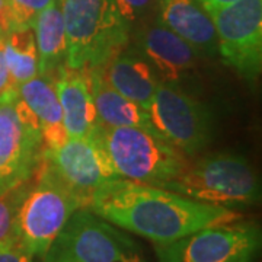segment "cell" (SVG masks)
Instances as JSON below:
<instances>
[{
	"instance_id": "6da1fadb",
	"label": "cell",
	"mask_w": 262,
	"mask_h": 262,
	"mask_svg": "<svg viewBox=\"0 0 262 262\" xmlns=\"http://www.w3.org/2000/svg\"><path fill=\"white\" fill-rule=\"evenodd\" d=\"M89 210L111 225L169 244L210 226L239 220L232 208L206 204L165 188L115 178L95 191Z\"/></svg>"
},
{
	"instance_id": "7a4b0ae2",
	"label": "cell",
	"mask_w": 262,
	"mask_h": 262,
	"mask_svg": "<svg viewBox=\"0 0 262 262\" xmlns=\"http://www.w3.org/2000/svg\"><path fill=\"white\" fill-rule=\"evenodd\" d=\"M63 12L66 66L91 69L105 66L130 39L131 25L115 0H58Z\"/></svg>"
},
{
	"instance_id": "3957f363",
	"label": "cell",
	"mask_w": 262,
	"mask_h": 262,
	"mask_svg": "<svg viewBox=\"0 0 262 262\" xmlns=\"http://www.w3.org/2000/svg\"><path fill=\"white\" fill-rule=\"evenodd\" d=\"M117 178L165 188L187 168L184 153L141 127H95Z\"/></svg>"
},
{
	"instance_id": "277c9868",
	"label": "cell",
	"mask_w": 262,
	"mask_h": 262,
	"mask_svg": "<svg viewBox=\"0 0 262 262\" xmlns=\"http://www.w3.org/2000/svg\"><path fill=\"white\" fill-rule=\"evenodd\" d=\"M165 189L226 208L255 206L261 200L256 172L244 156L233 153H215L188 163Z\"/></svg>"
},
{
	"instance_id": "5b68a950",
	"label": "cell",
	"mask_w": 262,
	"mask_h": 262,
	"mask_svg": "<svg viewBox=\"0 0 262 262\" xmlns=\"http://www.w3.org/2000/svg\"><path fill=\"white\" fill-rule=\"evenodd\" d=\"M79 208H83L80 201L41 159L34 185L19 210V242L32 258H44L67 220Z\"/></svg>"
},
{
	"instance_id": "8992f818",
	"label": "cell",
	"mask_w": 262,
	"mask_h": 262,
	"mask_svg": "<svg viewBox=\"0 0 262 262\" xmlns=\"http://www.w3.org/2000/svg\"><path fill=\"white\" fill-rule=\"evenodd\" d=\"M44 262H144L130 236L89 208H79L51 244Z\"/></svg>"
},
{
	"instance_id": "52a82bcc",
	"label": "cell",
	"mask_w": 262,
	"mask_h": 262,
	"mask_svg": "<svg viewBox=\"0 0 262 262\" xmlns=\"http://www.w3.org/2000/svg\"><path fill=\"white\" fill-rule=\"evenodd\" d=\"M42 150L37 117L10 86L0 94V192L32 178Z\"/></svg>"
},
{
	"instance_id": "ba28073f",
	"label": "cell",
	"mask_w": 262,
	"mask_h": 262,
	"mask_svg": "<svg viewBox=\"0 0 262 262\" xmlns=\"http://www.w3.org/2000/svg\"><path fill=\"white\" fill-rule=\"evenodd\" d=\"M261 229L253 222L210 226L169 244L155 245L159 262H253Z\"/></svg>"
},
{
	"instance_id": "9c48e42d",
	"label": "cell",
	"mask_w": 262,
	"mask_h": 262,
	"mask_svg": "<svg viewBox=\"0 0 262 262\" xmlns=\"http://www.w3.org/2000/svg\"><path fill=\"white\" fill-rule=\"evenodd\" d=\"M206 10L214 24L217 51L226 64L253 83L262 69V0H236Z\"/></svg>"
},
{
	"instance_id": "30bf717a",
	"label": "cell",
	"mask_w": 262,
	"mask_h": 262,
	"mask_svg": "<svg viewBox=\"0 0 262 262\" xmlns=\"http://www.w3.org/2000/svg\"><path fill=\"white\" fill-rule=\"evenodd\" d=\"M147 111L156 133L184 155H195L211 140L208 108L172 82H160Z\"/></svg>"
},
{
	"instance_id": "8fae6325",
	"label": "cell",
	"mask_w": 262,
	"mask_h": 262,
	"mask_svg": "<svg viewBox=\"0 0 262 262\" xmlns=\"http://www.w3.org/2000/svg\"><path fill=\"white\" fill-rule=\"evenodd\" d=\"M41 159L86 208L103 182L117 178L95 130L86 137H69L56 149L44 147Z\"/></svg>"
},
{
	"instance_id": "7c38bea8",
	"label": "cell",
	"mask_w": 262,
	"mask_h": 262,
	"mask_svg": "<svg viewBox=\"0 0 262 262\" xmlns=\"http://www.w3.org/2000/svg\"><path fill=\"white\" fill-rule=\"evenodd\" d=\"M139 53L149 61L163 82H178L196 64L198 53L185 39L156 20L137 34Z\"/></svg>"
},
{
	"instance_id": "4fadbf2b",
	"label": "cell",
	"mask_w": 262,
	"mask_h": 262,
	"mask_svg": "<svg viewBox=\"0 0 262 262\" xmlns=\"http://www.w3.org/2000/svg\"><path fill=\"white\" fill-rule=\"evenodd\" d=\"M54 83L67 136H89L96 127V114L88 70L63 64L54 75Z\"/></svg>"
},
{
	"instance_id": "5bb4252c",
	"label": "cell",
	"mask_w": 262,
	"mask_h": 262,
	"mask_svg": "<svg viewBox=\"0 0 262 262\" xmlns=\"http://www.w3.org/2000/svg\"><path fill=\"white\" fill-rule=\"evenodd\" d=\"M158 22L185 39L200 56H214V24L200 0H158Z\"/></svg>"
},
{
	"instance_id": "9a60e30c",
	"label": "cell",
	"mask_w": 262,
	"mask_h": 262,
	"mask_svg": "<svg viewBox=\"0 0 262 262\" xmlns=\"http://www.w3.org/2000/svg\"><path fill=\"white\" fill-rule=\"evenodd\" d=\"M102 72L117 92L146 110L162 82L149 61L134 51H120L102 66Z\"/></svg>"
},
{
	"instance_id": "2e32d148",
	"label": "cell",
	"mask_w": 262,
	"mask_h": 262,
	"mask_svg": "<svg viewBox=\"0 0 262 262\" xmlns=\"http://www.w3.org/2000/svg\"><path fill=\"white\" fill-rule=\"evenodd\" d=\"M19 96L37 117L42 143L47 149H56L67 139L63 113L57 96L54 76L37 75L18 86Z\"/></svg>"
},
{
	"instance_id": "e0dca14e",
	"label": "cell",
	"mask_w": 262,
	"mask_h": 262,
	"mask_svg": "<svg viewBox=\"0 0 262 262\" xmlns=\"http://www.w3.org/2000/svg\"><path fill=\"white\" fill-rule=\"evenodd\" d=\"M91 79L96 124L102 127H141L153 128L149 111L117 92L105 79L102 66L86 69Z\"/></svg>"
},
{
	"instance_id": "ac0fdd59",
	"label": "cell",
	"mask_w": 262,
	"mask_h": 262,
	"mask_svg": "<svg viewBox=\"0 0 262 262\" xmlns=\"http://www.w3.org/2000/svg\"><path fill=\"white\" fill-rule=\"evenodd\" d=\"M32 29L38 51V75L54 76L58 67L66 64L67 54L64 19L60 3L56 2L39 12Z\"/></svg>"
},
{
	"instance_id": "d6986e66",
	"label": "cell",
	"mask_w": 262,
	"mask_h": 262,
	"mask_svg": "<svg viewBox=\"0 0 262 262\" xmlns=\"http://www.w3.org/2000/svg\"><path fill=\"white\" fill-rule=\"evenodd\" d=\"M5 57L12 86L28 82L38 75V51L34 29L13 31L5 37Z\"/></svg>"
},
{
	"instance_id": "ffe728a7",
	"label": "cell",
	"mask_w": 262,
	"mask_h": 262,
	"mask_svg": "<svg viewBox=\"0 0 262 262\" xmlns=\"http://www.w3.org/2000/svg\"><path fill=\"white\" fill-rule=\"evenodd\" d=\"M34 181H35V175L18 187L0 192V242H5L12 237H18L16 225H18L19 210L29 189L34 185Z\"/></svg>"
},
{
	"instance_id": "44dd1931",
	"label": "cell",
	"mask_w": 262,
	"mask_h": 262,
	"mask_svg": "<svg viewBox=\"0 0 262 262\" xmlns=\"http://www.w3.org/2000/svg\"><path fill=\"white\" fill-rule=\"evenodd\" d=\"M12 16L13 31L32 28L39 12L54 5L57 0H6Z\"/></svg>"
},
{
	"instance_id": "7402d4cb",
	"label": "cell",
	"mask_w": 262,
	"mask_h": 262,
	"mask_svg": "<svg viewBox=\"0 0 262 262\" xmlns=\"http://www.w3.org/2000/svg\"><path fill=\"white\" fill-rule=\"evenodd\" d=\"M153 0H115V5L120 10L121 16L128 24H133L150 9Z\"/></svg>"
},
{
	"instance_id": "603a6c76",
	"label": "cell",
	"mask_w": 262,
	"mask_h": 262,
	"mask_svg": "<svg viewBox=\"0 0 262 262\" xmlns=\"http://www.w3.org/2000/svg\"><path fill=\"white\" fill-rule=\"evenodd\" d=\"M0 262H32L29 255L18 237H12L0 242Z\"/></svg>"
},
{
	"instance_id": "cb8c5ba5",
	"label": "cell",
	"mask_w": 262,
	"mask_h": 262,
	"mask_svg": "<svg viewBox=\"0 0 262 262\" xmlns=\"http://www.w3.org/2000/svg\"><path fill=\"white\" fill-rule=\"evenodd\" d=\"M12 86L9 69L5 57V37H0V94H3L8 88Z\"/></svg>"
},
{
	"instance_id": "d4e9b609",
	"label": "cell",
	"mask_w": 262,
	"mask_h": 262,
	"mask_svg": "<svg viewBox=\"0 0 262 262\" xmlns=\"http://www.w3.org/2000/svg\"><path fill=\"white\" fill-rule=\"evenodd\" d=\"M10 32H13V24L9 6L6 0H0V37H6Z\"/></svg>"
},
{
	"instance_id": "484cf974",
	"label": "cell",
	"mask_w": 262,
	"mask_h": 262,
	"mask_svg": "<svg viewBox=\"0 0 262 262\" xmlns=\"http://www.w3.org/2000/svg\"><path fill=\"white\" fill-rule=\"evenodd\" d=\"M201 5L204 6V9H215V8H223L230 3H233L236 0H200Z\"/></svg>"
}]
</instances>
